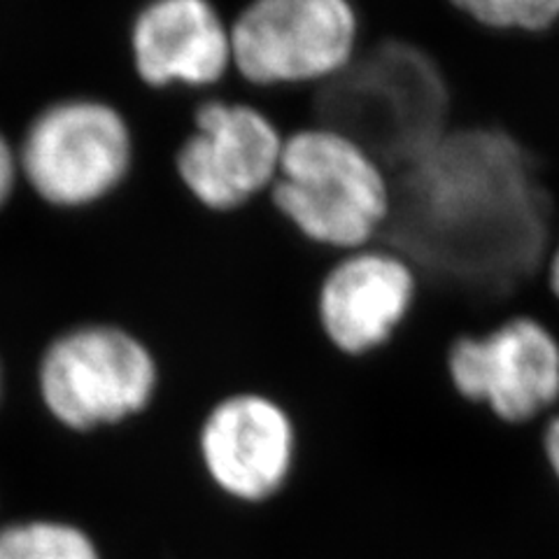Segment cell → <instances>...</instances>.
I'll list each match as a JSON object with an SVG mask.
<instances>
[{
    "mask_svg": "<svg viewBox=\"0 0 559 559\" xmlns=\"http://www.w3.org/2000/svg\"><path fill=\"white\" fill-rule=\"evenodd\" d=\"M5 518V506H3V497H0V520Z\"/></svg>",
    "mask_w": 559,
    "mask_h": 559,
    "instance_id": "cell-18",
    "label": "cell"
},
{
    "mask_svg": "<svg viewBox=\"0 0 559 559\" xmlns=\"http://www.w3.org/2000/svg\"><path fill=\"white\" fill-rule=\"evenodd\" d=\"M22 185L47 207L82 213L112 201L138 168V133L110 98L70 94L33 115L16 143Z\"/></svg>",
    "mask_w": 559,
    "mask_h": 559,
    "instance_id": "cell-4",
    "label": "cell"
},
{
    "mask_svg": "<svg viewBox=\"0 0 559 559\" xmlns=\"http://www.w3.org/2000/svg\"><path fill=\"white\" fill-rule=\"evenodd\" d=\"M8 392H10V380H8V369H5V361L3 355H0V415L5 411L8 404Z\"/></svg>",
    "mask_w": 559,
    "mask_h": 559,
    "instance_id": "cell-17",
    "label": "cell"
},
{
    "mask_svg": "<svg viewBox=\"0 0 559 559\" xmlns=\"http://www.w3.org/2000/svg\"><path fill=\"white\" fill-rule=\"evenodd\" d=\"M127 51L147 92H217L234 75L231 16L215 0H143L127 26Z\"/></svg>",
    "mask_w": 559,
    "mask_h": 559,
    "instance_id": "cell-11",
    "label": "cell"
},
{
    "mask_svg": "<svg viewBox=\"0 0 559 559\" xmlns=\"http://www.w3.org/2000/svg\"><path fill=\"white\" fill-rule=\"evenodd\" d=\"M445 376L454 394L485 406L499 423H532L559 401V341L546 324L518 314L452 338Z\"/></svg>",
    "mask_w": 559,
    "mask_h": 559,
    "instance_id": "cell-9",
    "label": "cell"
},
{
    "mask_svg": "<svg viewBox=\"0 0 559 559\" xmlns=\"http://www.w3.org/2000/svg\"><path fill=\"white\" fill-rule=\"evenodd\" d=\"M396 187L394 222L411 217L408 254L452 283L506 294L532 277L548 250L550 203L511 135L495 129L445 133ZM392 222V224H394ZM425 264V266H427Z\"/></svg>",
    "mask_w": 559,
    "mask_h": 559,
    "instance_id": "cell-1",
    "label": "cell"
},
{
    "mask_svg": "<svg viewBox=\"0 0 559 559\" xmlns=\"http://www.w3.org/2000/svg\"><path fill=\"white\" fill-rule=\"evenodd\" d=\"M548 283L559 299V240H557V248H555V252L550 257V264H548Z\"/></svg>",
    "mask_w": 559,
    "mask_h": 559,
    "instance_id": "cell-16",
    "label": "cell"
},
{
    "mask_svg": "<svg viewBox=\"0 0 559 559\" xmlns=\"http://www.w3.org/2000/svg\"><path fill=\"white\" fill-rule=\"evenodd\" d=\"M197 454L219 495L259 506L287 487L299 454V427L277 396L234 390L207 406L197 429Z\"/></svg>",
    "mask_w": 559,
    "mask_h": 559,
    "instance_id": "cell-10",
    "label": "cell"
},
{
    "mask_svg": "<svg viewBox=\"0 0 559 559\" xmlns=\"http://www.w3.org/2000/svg\"><path fill=\"white\" fill-rule=\"evenodd\" d=\"M22 185L20 175V156H16V145L0 131V210L8 205L14 189Z\"/></svg>",
    "mask_w": 559,
    "mask_h": 559,
    "instance_id": "cell-14",
    "label": "cell"
},
{
    "mask_svg": "<svg viewBox=\"0 0 559 559\" xmlns=\"http://www.w3.org/2000/svg\"><path fill=\"white\" fill-rule=\"evenodd\" d=\"M324 90L341 94V115L326 124L369 145L390 168H406L445 135L450 94L441 70L423 49L388 43L361 51L353 68Z\"/></svg>",
    "mask_w": 559,
    "mask_h": 559,
    "instance_id": "cell-6",
    "label": "cell"
},
{
    "mask_svg": "<svg viewBox=\"0 0 559 559\" xmlns=\"http://www.w3.org/2000/svg\"><path fill=\"white\" fill-rule=\"evenodd\" d=\"M0 559H105L96 534L68 513L0 520Z\"/></svg>",
    "mask_w": 559,
    "mask_h": 559,
    "instance_id": "cell-12",
    "label": "cell"
},
{
    "mask_svg": "<svg viewBox=\"0 0 559 559\" xmlns=\"http://www.w3.org/2000/svg\"><path fill=\"white\" fill-rule=\"evenodd\" d=\"M448 3L487 31L540 33L559 22V0H448Z\"/></svg>",
    "mask_w": 559,
    "mask_h": 559,
    "instance_id": "cell-13",
    "label": "cell"
},
{
    "mask_svg": "<svg viewBox=\"0 0 559 559\" xmlns=\"http://www.w3.org/2000/svg\"><path fill=\"white\" fill-rule=\"evenodd\" d=\"M285 138L287 131L261 105L205 96L173 152V175L191 203L229 217L269 197Z\"/></svg>",
    "mask_w": 559,
    "mask_h": 559,
    "instance_id": "cell-7",
    "label": "cell"
},
{
    "mask_svg": "<svg viewBox=\"0 0 559 559\" xmlns=\"http://www.w3.org/2000/svg\"><path fill=\"white\" fill-rule=\"evenodd\" d=\"M544 452H546V462L552 471V476L559 483V413L552 415L546 425L544 431Z\"/></svg>",
    "mask_w": 559,
    "mask_h": 559,
    "instance_id": "cell-15",
    "label": "cell"
},
{
    "mask_svg": "<svg viewBox=\"0 0 559 559\" xmlns=\"http://www.w3.org/2000/svg\"><path fill=\"white\" fill-rule=\"evenodd\" d=\"M355 0H245L231 16L234 75L252 90L329 86L364 51Z\"/></svg>",
    "mask_w": 559,
    "mask_h": 559,
    "instance_id": "cell-5",
    "label": "cell"
},
{
    "mask_svg": "<svg viewBox=\"0 0 559 559\" xmlns=\"http://www.w3.org/2000/svg\"><path fill=\"white\" fill-rule=\"evenodd\" d=\"M266 201L296 238L343 254L388 240L396 185L392 168L359 138L314 121L287 131Z\"/></svg>",
    "mask_w": 559,
    "mask_h": 559,
    "instance_id": "cell-2",
    "label": "cell"
},
{
    "mask_svg": "<svg viewBox=\"0 0 559 559\" xmlns=\"http://www.w3.org/2000/svg\"><path fill=\"white\" fill-rule=\"evenodd\" d=\"M423 271L392 242L334 254L312 296L322 341L345 359H366L390 347L423 296Z\"/></svg>",
    "mask_w": 559,
    "mask_h": 559,
    "instance_id": "cell-8",
    "label": "cell"
},
{
    "mask_svg": "<svg viewBox=\"0 0 559 559\" xmlns=\"http://www.w3.org/2000/svg\"><path fill=\"white\" fill-rule=\"evenodd\" d=\"M162 361L152 343L112 320L70 324L51 336L33 371L35 401L68 436H94L143 417L162 392Z\"/></svg>",
    "mask_w": 559,
    "mask_h": 559,
    "instance_id": "cell-3",
    "label": "cell"
}]
</instances>
